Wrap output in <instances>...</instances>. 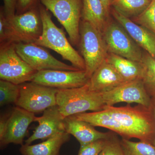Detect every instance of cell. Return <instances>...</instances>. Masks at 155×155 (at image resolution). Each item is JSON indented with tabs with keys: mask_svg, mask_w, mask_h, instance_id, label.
Instances as JSON below:
<instances>
[{
	"mask_svg": "<svg viewBox=\"0 0 155 155\" xmlns=\"http://www.w3.org/2000/svg\"><path fill=\"white\" fill-rule=\"evenodd\" d=\"M125 82L114 67L105 60L94 72L88 84L91 90L104 93Z\"/></svg>",
	"mask_w": 155,
	"mask_h": 155,
	"instance_id": "16",
	"label": "cell"
},
{
	"mask_svg": "<svg viewBox=\"0 0 155 155\" xmlns=\"http://www.w3.org/2000/svg\"><path fill=\"white\" fill-rule=\"evenodd\" d=\"M19 55L36 71L54 70L77 71L79 69L59 61L42 47L34 43H15Z\"/></svg>",
	"mask_w": 155,
	"mask_h": 155,
	"instance_id": "10",
	"label": "cell"
},
{
	"mask_svg": "<svg viewBox=\"0 0 155 155\" xmlns=\"http://www.w3.org/2000/svg\"><path fill=\"white\" fill-rule=\"evenodd\" d=\"M131 19L155 34V0L152 1L148 7L142 14Z\"/></svg>",
	"mask_w": 155,
	"mask_h": 155,
	"instance_id": "25",
	"label": "cell"
},
{
	"mask_svg": "<svg viewBox=\"0 0 155 155\" xmlns=\"http://www.w3.org/2000/svg\"><path fill=\"white\" fill-rule=\"evenodd\" d=\"M64 119L57 105L47 109L41 116L36 117L35 122H38V125L32 135L25 140V144H31L38 140H47L64 132Z\"/></svg>",
	"mask_w": 155,
	"mask_h": 155,
	"instance_id": "14",
	"label": "cell"
},
{
	"mask_svg": "<svg viewBox=\"0 0 155 155\" xmlns=\"http://www.w3.org/2000/svg\"><path fill=\"white\" fill-rule=\"evenodd\" d=\"M79 45L89 78L103 62L109 53L102 33L89 22L82 20L80 25Z\"/></svg>",
	"mask_w": 155,
	"mask_h": 155,
	"instance_id": "5",
	"label": "cell"
},
{
	"mask_svg": "<svg viewBox=\"0 0 155 155\" xmlns=\"http://www.w3.org/2000/svg\"><path fill=\"white\" fill-rule=\"evenodd\" d=\"M101 1L102 2L104 7H105L107 11L109 13H110L111 5H112V2L114 0H101Z\"/></svg>",
	"mask_w": 155,
	"mask_h": 155,
	"instance_id": "30",
	"label": "cell"
},
{
	"mask_svg": "<svg viewBox=\"0 0 155 155\" xmlns=\"http://www.w3.org/2000/svg\"><path fill=\"white\" fill-rule=\"evenodd\" d=\"M64 124L65 131L74 136L80 145L108 138L112 133V131L102 132L98 131L89 123L77 119L73 116L64 118Z\"/></svg>",
	"mask_w": 155,
	"mask_h": 155,
	"instance_id": "17",
	"label": "cell"
},
{
	"mask_svg": "<svg viewBox=\"0 0 155 155\" xmlns=\"http://www.w3.org/2000/svg\"><path fill=\"white\" fill-rule=\"evenodd\" d=\"M69 139L70 134L64 131L38 144L22 145L19 151L22 155H59L61 147Z\"/></svg>",
	"mask_w": 155,
	"mask_h": 155,
	"instance_id": "18",
	"label": "cell"
},
{
	"mask_svg": "<svg viewBox=\"0 0 155 155\" xmlns=\"http://www.w3.org/2000/svg\"><path fill=\"white\" fill-rule=\"evenodd\" d=\"M38 10L42 31L34 43L53 50L61 55L64 60L70 62L73 67L79 70H85L83 58L72 46L63 30L53 22L49 11L42 5L39 6Z\"/></svg>",
	"mask_w": 155,
	"mask_h": 155,
	"instance_id": "2",
	"label": "cell"
},
{
	"mask_svg": "<svg viewBox=\"0 0 155 155\" xmlns=\"http://www.w3.org/2000/svg\"><path fill=\"white\" fill-rule=\"evenodd\" d=\"M102 34L108 53L141 62L143 54L141 48L118 22L110 20Z\"/></svg>",
	"mask_w": 155,
	"mask_h": 155,
	"instance_id": "8",
	"label": "cell"
},
{
	"mask_svg": "<svg viewBox=\"0 0 155 155\" xmlns=\"http://www.w3.org/2000/svg\"><path fill=\"white\" fill-rule=\"evenodd\" d=\"M108 138L80 145L78 155H99L105 146Z\"/></svg>",
	"mask_w": 155,
	"mask_h": 155,
	"instance_id": "27",
	"label": "cell"
},
{
	"mask_svg": "<svg viewBox=\"0 0 155 155\" xmlns=\"http://www.w3.org/2000/svg\"><path fill=\"white\" fill-rule=\"evenodd\" d=\"M56 101L64 118L87 111L101 110L106 106L102 93L91 90L88 82L77 88L58 89Z\"/></svg>",
	"mask_w": 155,
	"mask_h": 155,
	"instance_id": "3",
	"label": "cell"
},
{
	"mask_svg": "<svg viewBox=\"0 0 155 155\" xmlns=\"http://www.w3.org/2000/svg\"><path fill=\"white\" fill-rule=\"evenodd\" d=\"M151 2V0H114L111 8L122 16L132 19L142 14Z\"/></svg>",
	"mask_w": 155,
	"mask_h": 155,
	"instance_id": "21",
	"label": "cell"
},
{
	"mask_svg": "<svg viewBox=\"0 0 155 155\" xmlns=\"http://www.w3.org/2000/svg\"><path fill=\"white\" fill-rule=\"evenodd\" d=\"M89 79L85 70L48 69L38 71L31 81L48 87L66 89L83 86Z\"/></svg>",
	"mask_w": 155,
	"mask_h": 155,
	"instance_id": "12",
	"label": "cell"
},
{
	"mask_svg": "<svg viewBox=\"0 0 155 155\" xmlns=\"http://www.w3.org/2000/svg\"><path fill=\"white\" fill-rule=\"evenodd\" d=\"M110 12L137 45L155 59V34L144 26L122 16L114 9Z\"/></svg>",
	"mask_w": 155,
	"mask_h": 155,
	"instance_id": "15",
	"label": "cell"
},
{
	"mask_svg": "<svg viewBox=\"0 0 155 155\" xmlns=\"http://www.w3.org/2000/svg\"><path fill=\"white\" fill-rule=\"evenodd\" d=\"M38 71L19 55L14 43H1L0 78L20 85L32 80Z\"/></svg>",
	"mask_w": 155,
	"mask_h": 155,
	"instance_id": "6",
	"label": "cell"
},
{
	"mask_svg": "<svg viewBox=\"0 0 155 155\" xmlns=\"http://www.w3.org/2000/svg\"><path fill=\"white\" fill-rule=\"evenodd\" d=\"M151 108L152 110L153 113V115L155 126V97H152V104ZM154 144L155 145V135L154 141Z\"/></svg>",
	"mask_w": 155,
	"mask_h": 155,
	"instance_id": "31",
	"label": "cell"
},
{
	"mask_svg": "<svg viewBox=\"0 0 155 155\" xmlns=\"http://www.w3.org/2000/svg\"><path fill=\"white\" fill-rule=\"evenodd\" d=\"M20 94V86L7 81L0 80V106L17 103Z\"/></svg>",
	"mask_w": 155,
	"mask_h": 155,
	"instance_id": "24",
	"label": "cell"
},
{
	"mask_svg": "<svg viewBox=\"0 0 155 155\" xmlns=\"http://www.w3.org/2000/svg\"><path fill=\"white\" fill-rule=\"evenodd\" d=\"M102 94L106 106H113L125 102L128 104L136 103L148 108L151 107L152 97L140 79L125 82Z\"/></svg>",
	"mask_w": 155,
	"mask_h": 155,
	"instance_id": "11",
	"label": "cell"
},
{
	"mask_svg": "<svg viewBox=\"0 0 155 155\" xmlns=\"http://www.w3.org/2000/svg\"><path fill=\"white\" fill-rule=\"evenodd\" d=\"M143 67L141 80L148 93L155 97V59L150 54L143 53L141 61Z\"/></svg>",
	"mask_w": 155,
	"mask_h": 155,
	"instance_id": "22",
	"label": "cell"
},
{
	"mask_svg": "<svg viewBox=\"0 0 155 155\" xmlns=\"http://www.w3.org/2000/svg\"><path fill=\"white\" fill-rule=\"evenodd\" d=\"M99 155H124L120 140L114 132L112 131L105 146Z\"/></svg>",
	"mask_w": 155,
	"mask_h": 155,
	"instance_id": "26",
	"label": "cell"
},
{
	"mask_svg": "<svg viewBox=\"0 0 155 155\" xmlns=\"http://www.w3.org/2000/svg\"><path fill=\"white\" fill-rule=\"evenodd\" d=\"M52 13L69 35L71 44L77 45L80 40V19L82 0H39Z\"/></svg>",
	"mask_w": 155,
	"mask_h": 155,
	"instance_id": "7",
	"label": "cell"
},
{
	"mask_svg": "<svg viewBox=\"0 0 155 155\" xmlns=\"http://www.w3.org/2000/svg\"><path fill=\"white\" fill-rule=\"evenodd\" d=\"M120 143L124 155H155V145L150 142H134L122 138Z\"/></svg>",
	"mask_w": 155,
	"mask_h": 155,
	"instance_id": "23",
	"label": "cell"
},
{
	"mask_svg": "<svg viewBox=\"0 0 155 155\" xmlns=\"http://www.w3.org/2000/svg\"><path fill=\"white\" fill-rule=\"evenodd\" d=\"M42 24L39 10L33 8L22 14L7 18L6 26L0 35L1 43L9 42L35 43L41 35Z\"/></svg>",
	"mask_w": 155,
	"mask_h": 155,
	"instance_id": "4",
	"label": "cell"
},
{
	"mask_svg": "<svg viewBox=\"0 0 155 155\" xmlns=\"http://www.w3.org/2000/svg\"><path fill=\"white\" fill-rule=\"evenodd\" d=\"M110 14L101 0H82L81 18L102 33L110 21Z\"/></svg>",
	"mask_w": 155,
	"mask_h": 155,
	"instance_id": "19",
	"label": "cell"
},
{
	"mask_svg": "<svg viewBox=\"0 0 155 155\" xmlns=\"http://www.w3.org/2000/svg\"><path fill=\"white\" fill-rule=\"evenodd\" d=\"M151 1H152V0H151Z\"/></svg>",
	"mask_w": 155,
	"mask_h": 155,
	"instance_id": "32",
	"label": "cell"
},
{
	"mask_svg": "<svg viewBox=\"0 0 155 155\" xmlns=\"http://www.w3.org/2000/svg\"><path fill=\"white\" fill-rule=\"evenodd\" d=\"M39 0H17V14H22L30 9L35 8Z\"/></svg>",
	"mask_w": 155,
	"mask_h": 155,
	"instance_id": "28",
	"label": "cell"
},
{
	"mask_svg": "<svg viewBox=\"0 0 155 155\" xmlns=\"http://www.w3.org/2000/svg\"><path fill=\"white\" fill-rule=\"evenodd\" d=\"M20 94L17 107L33 114L43 113L57 105L58 89L48 87L30 81L20 84Z\"/></svg>",
	"mask_w": 155,
	"mask_h": 155,
	"instance_id": "9",
	"label": "cell"
},
{
	"mask_svg": "<svg viewBox=\"0 0 155 155\" xmlns=\"http://www.w3.org/2000/svg\"><path fill=\"white\" fill-rule=\"evenodd\" d=\"M94 127L107 128L122 138L154 141V119L151 108L137 105L132 107L106 106L101 110L72 116Z\"/></svg>",
	"mask_w": 155,
	"mask_h": 155,
	"instance_id": "1",
	"label": "cell"
},
{
	"mask_svg": "<svg viewBox=\"0 0 155 155\" xmlns=\"http://www.w3.org/2000/svg\"><path fill=\"white\" fill-rule=\"evenodd\" d=\"M4 2V14L6 18L9 19L16 14L17 0H3Z\"/></svg>",
	"mask_w": 155,
	"mask_h": 155,
	"instance_id": "29",
	"label": "cell"
},
{
	"mask_svg": "<svg viewBox=\"0 0 155 155\" xmlns=\"http://www.w3.org/2000/svg\"><path fill=\"white\" fill-rule=\"evenodd\" d=\"M36 118L34 114L22 108H13L7 118L4 132L0 135L1 148L10 143L23 145L28 127Z\"/></svg>",
	"mask_w": 155,
	"mask_h": 155,
	"instance_id": "13",
	"label": "cell"
},
{
	"mask_svg": "<svg viewBox=\"0 0 155 155\" xmlns=\"http://www.w3.org/2000/svg\"><path fill=\"white\" fill-rule=\"evenodd\" d=\"M106 61L114 67L125 82L141 80L143 67L141 62L132 61L111 53L108 54Z\"/></svg>",
	"mask_w": 155,
	"mask_h": 155,
	"instance_id": "20",
	"label": "cell"
}]
</instances>
